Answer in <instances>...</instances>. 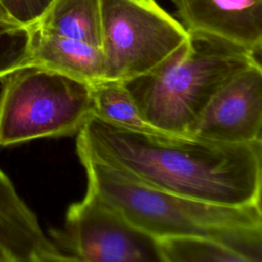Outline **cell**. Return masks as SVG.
I'll return each instance as SVG.
<instances>
[{
  "label": "cell",
  "instance_id": "6da1fadb",
  "mask_svg": "<svg viewBox=\"0 0 262 262\" xmlns=\"http://www.w3.org/2000/svg\"><path fill=\"white\" fill-rule=\"evenodd\" d=\"M77 134L76 143L96 159L155 189L221 205L254 203L262 170L260 141L229 143L132 129L94 114Z\"/></svg>",
  "mask_w": 262,
  "mask_h": 262
},
{
  "label": "cell",
  "instance_id": "7a4b0ae2",
  "mask_svg": "<svg viewBox=\"0 0 262 262\" xmlns=\"http://www.w3.org/2000/svg\"><path fill=\"white\" fill-rule=\"evenodd\" d=\"M87 191L157 239L196 236L213 239L244 262H262V216L254 205L229 206L182 196L140 183L77 144Z\"/></svg>",
  "mask_w": 262,
  "mask_h": 262
},
{
  "label": "cell",
  "instance_id": "3957f363",
  "mask_svg": "<svg viewBox=\"0 0 262 262\" xmlns=\"http://www.w3.org/2000/svg\"><path fill=\"white\" fill-rule=\"evenodd\" d=\"M256 60L255 54L228 42L189 33L158 66L124 84L155 129L192 134L218 90Z\"/></svg>",
  "mask_w": 262,
  "mask_h": 262
},
{
  "label": "cell",
  "instance_id": "277c9868",
  "mask_svg": "<svg viewBox=\"0 0 262 262\" xmlns=\"http://www.w3.org/2000/svg\"><path fill=\"white\" fill-rule=\"evenodd\" d=\"M93 114L92 84L29 63L3 78L0 146L78 133Z\"/></svg>",
  "mask_w": 262,
  "mask_h": 262
},
{
  "label": "cell",
  "instance_id": "5b68a950",
  "mask_svg": "<svg viewBox=\"0 0 262 262\" xmlns=\"http://www.w3.org/2000/svg\"><path fill=\"white\" fill-rule=\"evenodd\" d=\"M105 80L127 81L163 61L189 37L156 0H100Z\"/></svg>",
  "mask_w": 262,
  "mask_h": 262
},
{
  "label": "cell",
  "instance_id": "8992f818",
  "mask_svg": "<svg viewBox=\"0 0 262 262\" xmlns=\"http://www.w3.org/2000/svg\"><path fill=\"white\" fill-rule=\"evenodd\" d=\"M51 239L72 261L163 262L156 237L90 191L69 207L63 227Z\"/></svg>",
  "mask_w": 262,
  "mask_h": 262
},
{
  "label": "cell",
  "instance_id": "52a82bcc",
  "mask_svg": "<svg viewBox=\"0 0 262 262\" xmlns=\"http://www.w3.org/2000/svg\"><path fill=\"white\" fill-rule=\"evenodd\" d=\"M192 134L229 143L260 141L262 62L257 59L218 90Z\"/></svg>",
  "mask_w": 262,
  "mask_h": 262
},
{
  "label": "cell",
  "instance_id": "ba28073f",
  "mask_svg": "<svg viewBox=\"0 0 262 262\" xmlns=\"http://www.w3.org/2000/svg\"><path fill=\"white\" fill-rule=\"evenodd\" d=\"M189 33L212 36L262 54V0H173Z\"/></svg>",
  "mask_w": 262,
  "mask_h": 262
},
{
  "label": "cell",
  "instance_id": "9c48e42d",
  "mask_svg": "<svg viewBox=\"0 0 262 262\" xmlns=\"http://www.w3.org/2000/svg\"><path fill=\"white\" fill-rule=\"evenodd\" d=\"M61 261L72 260L45 234L35 213L0 169V262Z\"/></svg>",
  "mask_w": 262,
  "mask_h": 262
},
{
  "label": "cell",
  "instance_id": "30bf717a",
  "mask_svg": "<svg viewBox=\"0 0 262 262\" xmlns=\"http://www.w3.org/2000/svg\"><path fill=\"white\" fill-rule=\"evenodd\" d=\"M31 29L29 63L42 66L76 79L94 84L105 80L106 61L103 51L89 43Z\"/></svg>",
  "mask_w": 262,
  "mask_h": 262
},
{
  "label": "cell",
  "instance_id": "8fae6325",
  "mask_svg": "<svg viewBox=\"0 0 262 262\" xmlns=\"http://www.w3.org/2000/svg\"><path fill=\"white\" fill-rule=\"evenodd\" d=\"M38 30L100 47V0H52L34 26Z\"/></svg>",
  "mask_w": 262,
  "mask_h": 262
},
{
  "label": "cell",
  "instance_id": "7c38bea8",
  "mask_svg": "<svg viewBox=\"0 0 262 262\" xmlns=\"http://www.w3.org/2000/svg\"><path fill=\"white\" fill-rule=\"evenodd\" d=\"M93 114L132 129H155L142 117L135 100L123 81L101 80L92 84Z\"/></svg>",
  "mask_w": 262,
  "mask_h": 262
},
{
  "label": "cell",
  "instance_id": "4fadbf2b",
  "mask_svg": "<svg viewBox=\"0 0 262 262\" xmlns=\"http://www.w3.org/2000/svg\"><path fill=\"white\" fill-rule=\"evenodd\" d=\"M158 241L163 262H244L239 255L213 239L171 236Z\"/></svg>",
  "mask_w": 262,
  "mask_h": 262
},
{
  "label": "cell",
  "instance_id": "5bb4252c",
  "mask_svg": "<svg viewBox=\"0 0 262 262\" xmlns=\"http://www.w3.org/2000/svg\"><path fill=\"white\" fill-rule=\"evenodd\" d=\"M31 29L17 21L0 18V80L29 64Z\"/></svg>",
  "mask_w": 262,
  "mask_h": 262
},
{
  "label": "cell",
  "instance_id": "9a60e30c",
  "mask_svg": "<svg viewBox=\"0 0 262 262\" xmlns=\"http://www.w3.org/2000/svg\"><path fill=\"white\" fill-rule=\"evenodd\" d=\"M51 2L52 0H0L10 17L27 27L37 24Z\"/></svg>",
  "mask_w": 262,
  "mask_h": 262
},
{
  "label": "cell",
  "instance_id": "2e32d148",
  "mask_svg": "<svg viewBox=\"0 0 262 262\" xmlns=\"http://www.w3.org/2000/svg\"><path fill=\"white\" fill-rule=\"evenodd\" d=\"M253 205L255 206V208L257 209L259 214L262 216V170H261L260 177H259V180H258V185H257L256 194H255Z\"/></svg>",
  "mask_w": 262,
  "mask_h": 262
},
{
  "label": "cell",
  "instance_id": "e0dca14e",
  "mask_svg": "<svg viewBox=\"0 0 262 262\" xmlns=\"http://www.w3.org/2000/svg\"><path fill=\"white\" fill-rule=\"evenodd\" d=\"M0 18H4V19H9V20H13L10 15L7 13V11L4 9V7L2 6V4L0 3ZM15 21V20H14Z\"/></svg>",
  "mask_w": 262,
  "mask_h": 262
},
{
  "label": "cell",
  "instance_id": "ac0fdd59",
  "mask_svg": "<svg viewBox=\"0 0 262 262\" xmlns=\"http://www.w3.org/2000/svg\"><path fill=\"white\" fill-rule=\"evenodd\" d=\"M260 142H261V144H262V134H261V137H260Z\"/></svg>",
  "mask_w": 262,
  "mask_h": 262
}]
</instances>
